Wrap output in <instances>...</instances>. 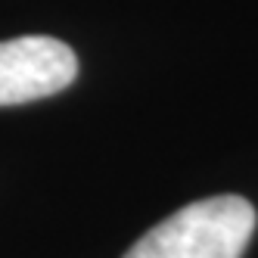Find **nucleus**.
Returning <instances> with one entry per match:
<instances>
[{"label":"nucleus","mask_w":258,"mask_h":258,"mask_svg":"<svg viewBox=\"0 0 258 258\" xmlns=\"http://www.w3.org/2000/svg\"><path fill=\"white\" fill-rule=\"evenodd\" d=\"M255 209L243 196H209L159 221L124 258H243Z\"/></svg>","instance_id":"f257e3e1"},{"label":"nucleus","mask_w":258,"mask_h":258,"mask_svg":"<svg viewBox=\"0 0 258 258\" xmlns=\"http://www.w3.org/2000/svg\"><path fill=\"white\" fill-rule=\"evenodd\" d=\"M78 75L69 44L47 34L0 41V106H19L66 90Z\"/></svg>","instance_id":"f03ea898"}]
</instances>
